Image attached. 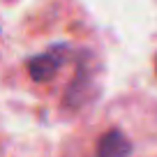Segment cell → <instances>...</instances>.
I'll use <instances>...</instances> for the list:
<instances>
[{"label":"cell","mask_w":157,"mask_h":157,"mask_svg":"<svg viewBox=\"0 0 157 157\" xmlns=\"http://www.w3.org/2000/svg\"><path fill=\"white\" fill-rule=\"evenodd\" d=\"M106 76L102 33L76 0L39 2L7 39L5 88L44 123H81L102 102Z\"/></svg>","instance_id":"6da1fadb"},{"label":"cell","mask_w":157,"mask_h":157,"mask_svg":"<svg viewBox=\"0 0 157 157\" xmlns=\"http://www.w3.org/2000/svg\"><path fill=\"white\" fill-rule=\"evenodd\" d=\"M58 155L125 157L157 155V99L141 90L99 102L90 116L72 125Z\"/></svg>","instance_id":"7a4b0ae2"}]
</instances>
